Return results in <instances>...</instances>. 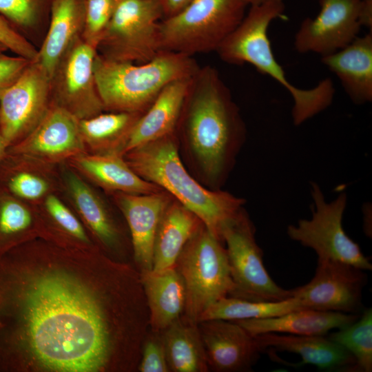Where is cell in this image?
I'll use <instances>...</instances> for the list:
<instances>
[{"label": "cell", "instance_id": "6da1fadb", "mask_svg": "<svg viewBox=\"0 0 372 372\" xmlns=\"http://www.w3.org/2000/svg\"><path fill=\"white\" fill-rule=\"evenodd\" d=\"M149 329L140 272L41 238L0 256V372H135Z\"/></svg>", "mask_w": 372, "mask_h": 372}, {"label": "cell", "instance_id": "7a4b0ae2", "mask_svg": "<svg viewBox=\"0 0 372 372\" xmlns=\"http://www.w3.org/2000/svg\"><path fill=\"white\" fill-rule=\"evenodd\" d=\"M179 121L207 178L221 182L245 127L231 92L215 68L199 67L193 75Z\"/></svg>", "mask_w": 372, "mask_h": 372}, {"label": "cell", "instance_id": "3957f363", "mask_svg": "<svg viewBox=\"0 0 372 372\" xmlns=\"http://www.w3.org/2000/svg\"><path fill=\"white\" fill-rule=\"evenodd\" d=\"M123 158L137 175L173 196L223 242L222 228L245 201L227 192L208 190L194 180L180 161L174 134L136 147Z\"/></svg>", "mask_w": 372, "mask_h": 372}, {"label": "cell", "instance_id": "277c9868", "mask_svg": "<svg viewBox=\"0 0 372 372\" xmlns=\"http://www.w3.org/2000/svg\"><path fill=\"white\" fill-rule=\"evenodd\" d=\"M284 11L283 1L251 6L238 26L216 52L223 61L233 65L249 63L281 85L293 98V121L299 125L331 104L335 88L329 78L309 89L299 88L287 79L274 56L267 34L270 23L282 18Z\"/></svg>", "mask_w": 372, "mask_h": 372}, {"label": "cell", "instance_id": "5b68a950", "mask_svg": "<svg viewBox=\"0 0 372 372\" xmlns=\"http://www.w3.org/2000/svg\"><path fill=\"white\" fill-rule=\"evenodd\" d=\"M191 56L161 51L145 63L112 61L96 54L94 72L106 112L143 113L169 83L199 68Z\"/></svg>", "mask_w": 372, "mask_h": 372}, {"label": "cell", "instance_id": "8992f818", "mask_svg": "<svg viewBox=\"0 0 372 372\" xmlns=\"http://www.w3.org/2000/svg\"><path fill=\"white\" fill-rule=\"evenodd\" d=\"M244 0H192L161 20V51L195 54L216 51L245 16Z\"/></svg>", "mask_w": 372, "mask_h": 372}, {"label": "cell", "instance_id": "52a82bcc", "mask_svg": "<svg viewBox=\"0 0 372 372\" xmlns=\"http://www.w3.org/2000/svg\"><path fill=\"white\" fill-rule=\"evenodd\" d=\"M200 222L174 267L185 288L184 315L198 323L202 314L234 288L226 249Z\"/></svg>", "mask_w": 372, "mask_h": 372}, {"label": "cell", "instance_id": "ba28073f", "mask_svg": "<svg viewBox=\"0 0 372 372\" xmlns=\"http://www.w3.org/2000/svg\"><path fill=\"white\" fill-rule=\"evenodd\" d=\"M158 0H119L97 46V53L116 61L145 63L160 50Z\"/></svg>", "mask_w": 372, "mask_h": 372}, {"label": "cell", "instance_id": "9c48e42d", "mask_svg": "<svg viewBox=\"0 0 372 372\" xmlns=\"http://www.w3.org/2000/svg\"><path fill=\"white\" fill-rule=\"evenodd\" d=\"M234 288L229 296L254 302H277L291 298V290L278 286L267 273L263 253L255 239V228L242 208L222 228Z\"/></svg>", "mask_w": 372, "mask_h": 372}, {"label": "cell", "instance_id": "30bf717a", "mask_svg": "<svg viewBox=\"0 0 372 372\" xmlns=\"http://www.w3.org/2000/svg\"><path fill=\"white\" fill-rule=\"evenodd\" d=\"M315 205L310 220L302 219L287 227L290 238L314 250L318 260H331L349 264L362 270H371L372 264L359 245L342 227V216L347 205L345 192L331 203L325 200L320 187L311 183Z\"/></svg>", "mask_w": 372, "mask_h": 372}, {"label": "cell", "instance_id": "8fae6325", "mask_svg": "<svg viewBox=\"0 0 372 372\" xmlns=\"http://www.w3.org/2000/svg\"><path fill=\"white\" fill-rule=\"evenodd\" d=\"M59 168L61 194L99 250L115 261L134 265L128 229L116 218L89 182L67 163L60 165Z\"/></svg>", "mask_w": 372, "mask_h": 372}, {"label": "cell", "instance_id": "7c38bea8", "mask_svg": "<svg viewBox=\"0 0 372 372\" xmlns=\"http://www.w3.org/2000/svg\"><path fill=\"white\" fill-rule=\"evenodd\" d=\"M96 50L77 38L61 57L50 75L51 105L79 120L104 112L94 72Z\"/></svg>", "mask_w": 372, "mask_h": 372}, {"label": "cell", "instance_id": "4fadbf2b", "mask_svg": "<svg viewBox=\"0 0 372 372\" xmlns=\"http://www.w3.org/2000/svg\"><path fill=\"white\" fill-rule=\"evenodd\" d=\"M51 106L50 76L36 61L0 97V132L8 147L20 142Z\"/></svg>", "mask_w": 372, "mask_h": 372}, {"label": "cell", "instance_id": "5bb4252c", "mask_svg": "<svg viewBox=\"0 0 372 372\" xmlns=\"http://www.w3.org/2000/svg\"><path fill=\"white\" fill-rule=\"evenodd\" d=\"M366 282L362 269L340 262L318 260L313 278L291 293L304 309L355 313L361 306Z\"/></svg>", "mask_w": 372, "mask_h": 372}, {"label": "cell", "instance_id": "9a60e30c", "mask_svg": "<svg viewBox=\"0 0 372 372\" xmlns=\"http://www.w3.org/2000/svg\"><path fill=\"white\" fill-rule=\"evenodd\" d=\"M360 1L318 0V14L304 19L295 35L296 51L323 56L352 42L362 28L358 19Z\"/></svg>", "mask_w": 372, "mask_h": 372}, {"label": "cell", "instance_id": "2e32d148", "mask_svg": "<svg viewBox=\"0 0 372 372\" xmlns=\"http://www.w3.org/2000/svg\"><path fill=\"white\" fill-rule=\"evenodd\" d=\"M7 152L27 154L56 165L86 152L79 120L53 105L38 125L20 142L8 147Z\"/></svg>", "mask_w": 372, "mask_h": 372}, {"label": "cell", "instance_id": "e0dca14e", "mask_svg": "<svg viewBox=\"0 0 372 372\" xmlns=\"http://www.w3.org/2000/svg\"><path fill=\"white\" fill-rule=\"evenodd\" d=\"M127 226L133 264L140 273L152 270L153 245L160 220L171 203L168 194L110 193Z\"/></svg>", "mask_w": 372, "mask_h": 372}, {"label": "cell", "instance_id": "ac0fdd59", "mask_svg": "<svg viewBox=\"0 0 372 372\" xmlns=\"http://www.w3.org/2000/svg\"><path fill=\"white\" fill-rule=\"evenodd\" d=\"M198 328L209 369L214 371H249L262 352L255 338L234 321L203 320Z\"/></svg>", "mask_w": 372, "mask_h": 372}, {"label": "cell", "instance_id": "d6986e66", "mask_svg": "<svg viewBox=\"0 0 372 372\" xmlns=\"http://www.w3.org/2000/svg\"><path fill=\"white\" fill-rule=\"evenodd\" d=\"M0 187L16 198L36 205L48 196L61 193L59 165L6 150L0 161Z\"/></svg>", "mask_w": 372, "mask_h": 372}, {"label": "cell", "instance_id": "ffe728a7", "mask_svg": "<svg viewBox=\"0 0 372 372\" xmlns=\"http://www.w3.org/2000/svg\"><path fill=\"white\" fill-rule=\"evenodd\" d=\"M65 163L91 185L110 194L118 192L149 194L164 191L137 175L121 154L85 152L70 158Z\"/></svg>", "mask_w": 372, "mask_h": 372}, {"label": "cell", "instance_id": "44dd1931", "mask_svg": "<svg viewBox=\"0 0 372 372\" xmlns=\"http://www.w3.org/2000/svg\"><path fill=\"white\" fill-rule=\"evenodd\" d=\"M192 77L174 81L162 90L136 123L123 155L136 147L174 134Z\"/></svg>", "mask_w": 372, "mask_h": 372}, {"label": "cell", "instance_id": "7402d4cb", "mask_svg": "<svg viewBox=\"0 0 372 372\" xmlns=\"http://www.w3.org/2000/svg\"><path fill=\"white\" fill-rule=\"evenodd\" d=\"M321 61L338 76L354 103L372 101V32L357 37L335 52L321 56Z\"/></svg>", "mask_w": 372, "mask_h": 372}, {"label": "cell", "instance_id": "603a6c76", "mask_svg": "<svg viewBox=\"0 0 372 372\" xmlns=\"http://www.w3.org/2000/svg\"><path fill=\"white\" fill-rule=\"evenodd\" d=\"M262 352L267 348L298 354L302 364L320 369L350 371L355 364L353 355L344 347L324 335H297L265 333L254 336Z\"/></svg>", "mask_w": 372, "mask_h": 372}, {"label": "cell", "instance_id": "cb8c5ba5", "mask_svg": "<svg viewBox=\"0 0 372 372\" xmlns=\"http://www.w3.org/2000/svg\"><path fill=\"white\" fill-rule=\"evenodd\" d=\"M356 313L302 309L282 316L234 320L250 335L265 333L297 335H325L332 329L344 328L358 319Z\"/></svg>", "mask_w": 372, "mask_h": 372}, {"label": "cell", "instance_id": "d4e9b609", "mask_svg": "<svg viewBox=\"0 0 372 372\" xmlns=\"http://www.w3.org/2000/svg\"><path fill=\"white\" fill-rule=\"evenodd\" d=\"M40 237L60 247L76 251H100L61 193L52 194L34 205Z\"/></svg>", "mask_w": 372, "mask_h": 372}, {"label": "cell", "instance_id": "484cf974", "mask_svg": "<svg viewBox=\"0 0 372 372\" xmlns=\"http://www.w3.org/2000/svg\"><path fill=\"white\" fill-rule=\"evenodd\" d=\"M149 311V329L163 332L185 311V288L175 267L141 273Z\"/></svg>", "mask_w": 372, "mask_h": 372}, {"label": "cell", "instance_id": "4316f807", "mask_svg": "<svg viewBox=\"0 0 372 372\" xmlns=\"http://www.w3.org/2000/svg\"><path fill=\"white\" fill-rule=\"evenodd\" d=\"M84 21L85 0H51L48 28L36 60L50 76L65 52L81 37Z\"/></svg>", "mask_w": 372, "mask_h": 372}, {"label": "cell", "instance_id": "83f0119b", "mask_svg": "<svg viewBox=\"0 0 372 372\" xmlns=\"http://www.w3.org/2000/svg\"><path fill=\"white\" fill-rule=\"evenodd\" d=\"M143 113L104 111L79 120V130L87 153L123 156L132 130Z\"/></svg>", "mask_w": 372, "mask_h": 372}, {"label": "cell", "instance_id": "f1b7e54d", "mask_svg": "<svg viewBox=\"0 0 372 372\" xmlns=\"http://www.w3.org/2000/svg\"><path fill=\"white\" fill-rule=\"evenodd\" d=\"M200 223L192 212L178 201L169 203L155 234L152 271L174 267L183 247Z\"/></svg>", "mask_w": 372, "mask_h": 372}, {"label": "cell", "instance_id": "f546056e", "mask_svg": "<svg viewBox=\"0 0 372 372\" xmlns=\"http://www.w3.org/2000/svg\"><path fill=\"white\" fill-rule=\"evenodd\" d=\"M162 335L170 371H209L198 322L183 314Z\"/></svg>", "mask_w": 372, "mask_h": 372}, {"label": "cell", "instance_id": "4dcf8cb0", "mask_svg": "<svg viewBox=\"0 0 372 372\" xmlns=\"http://www.w3.org/2000/svg\"><path fill=\"white\" fill-rule=\"evenodd\" d=\"M39 237L40 225L35 206L0 187V256Z\"/></svg>", "mask_w": 372, "mask_h": 372}, {"label": "cell", "instance_id": "1f68e13d", "mask_svg": "<svg viewBox=\"0 0 372 372\" xmlns=\"http://www.w3.org/2000/svg\"><path fill=\"white\" fill-rule=\"evenodd\" d=\"M304 309L299 299L291 297L277 302H254L227 296L211 305L200 317L198 322L214 319L239 320L267 318Z\"/></svg>", "mask_w": 372, "mask_h": 372}, {"label": "cell", "instance_id": "d6a6232c", "mask_svg": "<svg viewBox=\"0 0 372 372\" xmlns=\"http://www.w3.org/2000/svg\"><path fill=\"white\" fill-rule=\"evenodd\" d=\"M347 350L354 358L355 364L351 372L372 371V309L349 325L339 329L327 337Z\"/></svg>", "mask_w": 372, "mask_h": 372}, {"label": "cell", "instance_id": "836d02e7", "mask_svg": "<svg viewBox=\"0 0 372 372\" xmlns=\"http://www.w3.org/2000/svg\"><path fill=\"white\" fill-rule=\"evenodd\" d=\"M119 0H85V21L81 39L97 48Z\"/></svg>", "mask_w": 372, "mask_h": 372}, {"label": "cell", "instance_id": "e575fe53", "mask_svg": "<svg viewBox=\"0 0 372 372\" xmlns=\"http://www.w3.org/2000/svg\"><path fill=\"white\" fill-rule=\"evenodd\" d=\"M45 0H0V14L23 35L39 26ZM24 36V35H23Z\"/></svg>", "mask_w": 372, "mask_h": 372}, {"label": "cell", "instance_id": "d590c367", "mask_svg": "<svg viewBox=\"0 0 372 372\" xmlns=\"http://www.w3.org/2000/svg\"><path fill=\"white\" fill-rule=\"evenodd\" d=\"M138 371L170 372L162 332L149 329L143 343Z\"/></svg>", "mask_w": 372, "mask_h": 372}, {"label": "cell", "instance_id": "8d00e7d4", "mask_svg": "<svg viewBox=\"0 0 372 372\" xmlns=\"http://www.w3.org/2000/svg\"><path fill=\"white\" fill-rule=\"evenodd\" d=\"M0 43L17 56L31 61L37 60L38 49L1 14Z\"/></svg>", "mask_w": 372, "mask_h": 372}, {"label": "cell", "instance_id": "74e56055", "mask_svg": "<svg viewBox=\"0 0 372 372\" xmlns=\"http://www.w3.org/2000/svg\"><path fill=\"white\" fill-rule=\"evenodd\" d=\"M31 61L0 53V97L21 76Z\"/></svg>", "mask_w": 372, "mask_h": 372}, {"label": "cell", "instance_id": "f35d334b", "mask_svg": "<svg viewBox=\"0 0 372 372\" xmlns=\"http://www.w3.org/2000/svg\"><path fill=\"white\" fill-rule=\"evenodd\" d=\"M358 19L361 27L372 32V0L360 1Z\"/></svg>", "mask_w": 372, "mask_h": 372}, {"label": "cell", "instance_id": "ab89813d", "mask_svg": "<svg viewBox=\"0 0 372 372\" xmlns=\"http://www.w3.org/2000/svg\"><path fill=\"white\" fill-rule=\"evenodd\" d=\"M161 5L163 18L172 16L182 10L192 0H158Z\"/></svg>", "mask_w": 372, "mask_h": 372}, {"label": "cell", "instance_id": "60d3db41", "mask_svg": "<svg viewBox=\"0 0 372 372\" xmlns=\"http://www.w3.org/2000/svg\"><path fill=\"white\" fill-rule=\"evenodd\" d=\"M248 6H257L269 2L283 1V0H244Z\"/></svg>", "mask_w": 372, "mask_h": 372}, {"label": "cell", "instance_id": "b9f144b4", "mask_svg": "<svg viewBox=\"0 0 372 372\" xmlns=\"http://www.w3.org/2000/svg\"><path fill=\"white\" fill-rule=\"evenodd\" d=\"M8 146L6 144V142L0 132V161L4 156L6 150H7Z\"/></svg>", "mask_w": 372, "mask_h": 372}, {"label": "cell", "instance_id": "7bdbcfd3", "mask_svg": "<svg viewBox=\"0 0 372 372\" xmlns=\"http://www.w3.org/2000/svg\"><path fill=\"white\" fill-rule=\"evenodd\" d=\"M6 50H8L7 48L3 45L0 43V53L4 52Z\"/></svg>", "mask_w": 372, "mask_h": 372}]
</instances>
